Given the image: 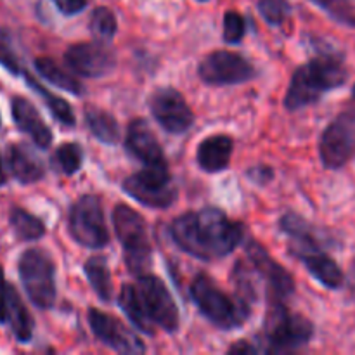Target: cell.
Returning <instances> with one entry per match:
<instances>
[{
  "mask_svg": "<svg viewBox=\"0 0 355 355\" xmlns=\"http://www.w3.org/2000/svg\"><path fill=\"white\" fill-rule=\"evenodd\" d=\"M35 68L37 71L44 76L47 82H51L52 85L58 87V89L66 90V92H71L75 96H80L83 90V85L71 75V73L66 71L64 68L58 64L54 59L51 58H37L35 59Z\"/></svg>",
  "mask_w": 355,
  "mask_h": 355,
  "instance_id": "23",
  "label": "cell"
},
{
  "mask_svg": "<svg viewBox=\"0 0 355 355\" xmlns=\"http://www.w3.org/2000/svg\"><path fill=\"white\" fill-rule=\"evenodd\" d=\"M329 14L333 19L355 28V3L352 0H311Z\"/></svg>",
  "mask_w": 355,
  "mask_h": 355,
  "instance_id": "30",
  "label": "cell"
},
{
  "mask_svg": "<svg viewBox=\"0 0 355 355\" xmlns=\"http://www.w3.org/2000/svg\"><path fill=\"white\" fill-rule=\"evenodd\" d=\"M260 16L270 26H281L288 21L291 14L290 0H255Z\"/></svg>",
  "mask_w": 355,
  "mask_h": 355,
  "instance_id": "29",
  "label": "cell"
},
{
  "mask_svg": "<svg viewBox=\"0 0 355 355\" xmlns=\"http://www.w3.org/2000/svg\"><path fill=\"white\" fill-rule=\"evenodd\" d=\"M7 324L10 326L17 342L28 343L33 336V319H31L30 312L21 300L16 288L10 286V284L9 293H7Z\"/></svg>",
  "mask_w": 355,
  "mask_h": 355,
  "instance_id": "21",
  "label": "cell"
},
{
  "mask_svg": "<svg viewBox=\"0 0 355 355\" xmlns=\"http://www.w3.org/2000/svg\"><path fill=\"white\" fill-rule=\"evenodd\" d=\"M17 272L31 304L38 309H52L55 304V267L49 253L40 248L23 252Z\"/></svg>",
  "mask_w": 355,
  "mask_h": 355,
  "instance_id": "8",
  "label": "cell"
},
{
  "mask_svg": "<svg viewBox=\"0 0 355 355\" xmlns=\"http://www.w3.org/2000/svg\"><path fill=\"white\" fill-rule=\"evenodd\" d=\"M352 111L355 113V85H354V89H352Z\"/></svg>",
  "mask_w": 355,
  "mask_h": 355,
  "instance_id": "39",
  "label": "cell"
},
{
  "mask_svg": "<svg viewBox=\"0 0 355 355\" xmlns=\"http://www.w3.org/2000/svg\"><path fill=\"white\" fill-rule=\"evenodd\" d=\"M89 324L94 335L107 345L110 349L116 350L120 354H144L146 345L141 342L137 335L132 329H128L120 319L113 318L110 314L89 309Z\"/></svg>",
  "mask_w": 355,
  "mask_h": 355,
  "instance_id": "16",
  "label": "cell"
},
{
  "mask_svg": "<svg viewBox=\"0 0 355 355\" xmlns=\"http://www.w3.org/2000/svg\"><path fill=\"white\" fill-rule=\"evenodd\" d=\"M64 61L71 71L85 78H101L116 64L113 51L101 42H80L68 47Z\"/></svg>",
  "mask_w": 355,
  "mask_h": 355,
  "instance_id": "15",
  "label": "cell"
},
{
  "mask_svg": "<svg viewBox=\"0 0 355 355\" xmlns=\"http://www.w3.org/2000/svg\"><path fill=\"white\" fill-rule=\"evenodd\" d=\"M279 227L290 238V252L297 257L305 269L329 290H338L345 283L338 263L322 250L315 229L297 214H286L279 220Z\"/></svg>",
  "mask_w": 355,
  "mask_h": 355,
  "instance_id": "4",
  "label": "cell"
},
{
  "mask_svg": "<svg viewBox=\"0 0 355 355\" xmlns=\"http://www.w3.org/2000/svg\"><path fill=\"white\" fill-rule=\"evenodd\" d=\"M0 64L6 66V68L9 69L10 73H14V75L23 73L19 59H17L16 52H14L12 45H10L9 33H7L6 30H0Z\"/></svg>",
  "mask_w": 355,
  "mask_h": 355,
  "instance_id": "32",
  "label": "cell"
},
{
  "mask_svg": "<svg viewBox=\"0 0 355 355\" xmlns=\"http://www.w3.org/2000/svg\"><path fill=\"white\" fill-rule=\"evenodd\" d=\"M349 291L350 295L355 298V262L352 266V269H350V277H349Z\"/></svg>",
  "mask_w": 355,
  "mask_h": 355,
  "instance_id": "37",
  "label": "cell"
},
{
  "mask_svg": "<svg viewBox=\"0 0 355 355\" xmlns=\"http://www.w3.org/2000/svg\"><path fill=\"white\" fill-rule=\"evenodd\" d=\"M85 123L90 134L103 144H116L120 141V127L113 114H110L107 111L89 106L85 110Z\"/></svg>",
  "mask_w": 355,
  "mask_h": 355,
  "instance_id": "22",
  "label": "cell"
},
{
  "mask_svg": "<svg viewBox=\"0 0 355 355\" xmlns=\"http://www.w3.org/2000/svg\"><path fill=\"white\" fill-rule=\"evenodd\" d=\"M10 227L21 241H37L45 234V224L24 208L14 207L9 214Z\"/></svg>",
  "mask_w": 355,
  "mask_h": 355,
  "instance_id": "25",
  "label": "cell"
},
{
  "mask_svg": "<svg viewBox=\"0 0 355 355\" xmlns=\"http://www.w3.org/2000/svg\"><path fill=\"white\" fill-rule=\"evenodd\" d=\"M200 78L208 85H238L253 80L257 69L243 55L229 51H215L200 62Z\"/></svg>",
  "mask_w": 355,
  "mask_h": 355,
  "instance_id": "12",
  "label": "cell"
},
{
  "mask_svg": "<svg viewBox=\"0 0 355 355\" xmlns=\"http://www.w3.org/2000/svg\"><path fill=\"white\" fill-rule=\"evenodd\" d=\"M319 156L326 168L338 170L355 156V113L352 110L336 116L322 132Z\"/></svg>",
  "mask_w": 355,
  "mask_h": 355,
  "instance_id": "11",
  "label": "cell"
},
{
  "mask_svg": "<svg viewBox=\"0 0 355 355\" xmlns=\"http://www.w3.org/2000/svg\"><path fill=\"white\" fill-rule=\"evenodd\" d=\"M125 148L135 159L144 163V166L166 165L159 141L156 139L148 121L142 118H135L128 123L127 134H125Z\"/></svg>",
  "mask_w": 355,
  "mask_h": 355,
  "instance_id": "17",
  "label": "cell"
},
{
  "mask_svg": "<svg viewBox=\"0 0 355 355\" xmlns=\"http://www.w3.org/2000/svg\"><path fill=\"white\" fill-rule=\"evenodd\" d=\"M347 66L340 55L321 54L300 66L291 76L284 106L290 111L302 110L318 103L326 92L347 82Z\"/></svg>",
  "mask_w": 355,
  "mask_h": 355,
  "instance_id": "3",
  "label": "cell"
},
{
  "mask_svg": "<svg viewBox=\"0 0 355 355\" xmlns=\"http://www.w3.org/2000/svg\"><path fill=\"white\" fill-rule=\"evenodd\" d=\"M312 336H314V326L307 318L291 312L284 302H269V311L260 338V352H293L307 345Z\"/></svg>",
  "mask_w": 355,
  "mask_h": 355,
  "instance_id": "5",
  "label": "cell"
},
{
  "mask_svg": "<svg viewBox=\"0 0 355 355\" xmlns=\"http://www.w3.org/2000/svg\"><path fill=\"white\" fill-rule=\"evenodd\" d=\"M113 225L123 248L128 270L135 276L148 274L153 260V246L144 217L127 205H118L113 210Z\"/></svg>",
  "mask_w": 355,
  "mask_h": 355,
  "instance_id": "6",
  "label": "cell"
},
{
  "mask_svg": "<svg viewBox=\"0 0 355 355\" xmlns=\"http://www.w3.org/2000/svg\"><path fill=\"white\" fill-rule=\"evenodd\" d=\"M149 110L155 120L170 134H184L194 123V114L182 94L172 87L158 89L149 97Z\"/></svg>",
  "mask_w": 355,
  "mask_h": 355,
  "instance_id": "14",
  "label": "cell"
},
{
  "mask_svg": "<svg viewBox=\"0 0 355 355\" xmlns=\"http://www.w3.org/2000/svg\"><path fill=\"white\" fill-rule=\"evenodd\" d=\"M201 2H205V0H201Z\"/></svg>",
  "mask_w": 355,
  "mask_h": 355,
  "instance_id": "40",
  "label": "cell"
},
{
  "mask_svg": "<svg viewBox=\"0 0 355 355\" xmlns=\"http://www.w3.org/2000/svg\"><path fill=\"white\" fill-rule=\"evenodd\" d=\"M7 293H9V284L3 277V269L0 266V324L7 322Z\"/></svg>",
  "mask_w": 355,
  "mask_h": 355,
  "instance_id": "34",
  "label": "cell"
},
{
  "mask_svg": "<svg viewBox=\"0 0 355 355\" xmlns=\"http://www.w3.org/2000/svg\"><path fill=\"white\" fill-rule=\"evenodd\" d=\"M246 33L245 17L236 10H227L224 16V40L227 44H238Z\"/></svg>",
  "mask_w": 355,
  "mask_h": 355,
  "instance_id": "31",
  "label": "cell"
},
{
  "mask_svg": "<svg viewBox=\"0 0 355 355\" xmlns=\"http://www.w3.org/2000/svg\"><path fill=\"white\" fill-rule=\"evenodd\" d=\"M191 298L201 314L220 329L239 328L250 318V311L239 304L238 298L229 297L203 274L194 277L191 283Z\"/></svg>",
  "mask_w": 355,
  "mask_h": 355,
  "instance_id": "7",
  "label": "cell"
},
{
  "mask_svg": "<svg viewBox=\"0 0 355 355\" xmlns=\"http://www.w3.org/2000/svg\"><path fill=\"white\" fill-rule=\"evenodd\" d=\"M68 231L71 238L85 248L99 250L110 243V231L99 198L85 194L71 205L68 214Z\"/></svg>",
  "mask_w": 355,
  "mask_h": 355,
  "instance_id": "9",
  "label": "cell"
},
{
  "mask_svg": "<svg viewBox=\"0 0 355 355\" xmlns=\"http://www.w3.org/2000/svg\"><path fill=\"white\" fill-rule=\"evenodd\" d=\"M23 75H24V78H26L28 85H30L31 89H33L35 92H37L38 96L44 99L45 106H47L49 111L54 114L55 120L61 121V123L66 125V127H73V125L76 123L75 113H73V110H71V106L68 104V101H64L62 97L55 96V94L49 92V90L45 89L44 85H40V83H38L37 80L30 75V73L23 71Z\"/></svg>",
  "mask_w": 355,
  "mask_h": 355,
  "instance_id": "24",
  "label": "cell"
},
{
  "mask_svg": "<svg viewBox=\"0 0 355 355\" xmlns=\"http://www.w3.org/2000/svg\"><path fill=\"white\" fill-rule=\"evenodd\" d=\"M52 2L55 3L59 12H62L64 16H75L85 9L89 0H52Z\"/></svg>",
  "mask_w": 355,
  "mask_h": 355,
  "instance_id": "33",
  "label": "cell"
},
{
  "mask_svg": "<svg viewBox=\"0 0 355 355\" xmlns=\"http://www.w3.org/2000/svg\"><path fill=\"white\" fill-rule=\"evenodd\" d=\"M259 347H253L250 342H239L229 349V354H257Z\"/></svg>",
  "mask_w": 355,
  "mask_h": 355,
  "instance_id": "36",
  "label": "cell"
},
{
  "mask_svg": "<svg viewBox=\"0 0 355 355\" xmlns=\"http://www.w3.org/2000/svg\"><path fill=\"white\" fill-rule=\"evenodd\" d=\"M118 30L116 16L107 7H97L90 16V31L99 40H111Z\"/></svg>",
  "mask_w": 355,
  "mask_h": 355,
  "instance_id": "28",
  "label": "cell"
},
{
  "mask_svg": "<svg viewBox=\"0 0 355 355\" xmlns=\"http://www.w3.org/2000/svg\"><path fill=\"white\" fill-rule=\"evenodd\" d=\"M6 163L14 179L21 184H33L44 177L40 159L26 144H10L6 153Z\"/></svg>",
  "mask_w": 355,
  "mask_h": 355,
  "instance_id": "19",
  "label": "cell"
},
{
  "mask_svg": "<svg viewBox=\"0 0 355 355\" xmlns=\"http://www.w3.org/2000/svg\"><path fill=\"white\" fill-rule=\"evenodd\" d=\"M118 302L132 324L146 335H153L156 328L166 333L179 328V309L173 297L165 283L153 274L137 276L135 284H123Z\"/></svg>",
  "mask_w": 355,
  "mask_h": 355,
  "instance_id": "2",
  "label": "cell"
},
{
  "mask_svg": "<svg viewBox=\"0 0 355 355\" xmlns=\"http://www.w3.org/2000/svg\"><path fill=\"white\" fill-rule=\"evenodd\" d=\"M246 257L255 272L262 277L269 302H284L293 295L295 281L291 274L277 263L260 243L250 241L246 245Z\"/></svg>",
  "mask_w": 355,
  "mask_h": 355,
  "instance_id": "13",
  "label": "cell"
},
{
  "mask_svg": "<svg viewBox=\"0 0 355 355\" xmlns=\"http://www.w3.org/2000/svg\"><path fill=\"white\" fill-rule=\"evenodd\" d=\"M82 148L75 142H66V144L59 146L52 155V166L64 175H73L82 166Z\"/></svg>",
  "mask_w": 355,
  "mask_h": 355,
  "instance_id": "27",
  "label": "cell"
},
{
  "mask_svg": "<svg viewBox=\"0 0 355 355\" xmlns=\"http://www.w3.org/2000/svg\"><path fill=\"white\" fill-rule=\"evenodd\" d=\"M173 243L187 255L200 260L227 257L245 239V225L231 220L218 208L187 211L170 225Z\"/></svg>",
  "mask_w": 355,
  "mask_h": 355,
  "instance_id": "1",
  "label": "cell"
},
{
  "mask_svg": "<svg viewBox=\"0 0 355 355\" xmlns=\"http://www.w3.org/2000/svg\"><path fill=\"white\" fill-rule=\"evenodd\" d=\"M246 175H248L252 180H255L257 184H266L272 179V170L267 168V166H263V165H259L257 168L250 170Z\"/></svg>",
  "mask_w": 355,
  "mask_h": 355,
  "instance_id": "35",
  "label": "cell"
},
{
  "mask_svg": "<svg viewBox=\"0 0 355 355\" xmlns=\"http://www.w3.org/2000/svg\"><path fill=\"white\" fill-rule=\"evenodd\" d=\"M14 123L23 134H26L40 149H47L52 144V132L40 116L37 107L26 97L16 96L10 103Z\"/></svg>",
  "mask_w": 355,
  "mask_h": 355,
  "instance_id": "18",
  "label": "cell"
},
{
  "mask_svg": "<svg viewBox=\"0 0 355 355\" xmlns=\"http://www.w3.org/2000/svg\"><path fill=\"white\" fill-rule=\"evenodd\" d=\"M6 182H7V173H6V168H3L2 156H0V186H3Z\"/></svg>",
  "mask_w": 355,
  "mask_h": 355,
  "instance_id": "38",
  "label": "cell"
},
{
  "mask_svg": "<svg viewBox=\"0 0 355 355\" xmlns=\"http://www.w3.org/2000/svg\"><path fill=\"white\" fill-rule=\"evenodd\" d=\"M232 155V139L229 135H211V137L205 139L196 151L198 165L205 170V172H220V170L227 168L229 162H231Z\"/></svg>",
  "mask_w": 355,
  "mask_h": 355,
  "instance_id": "20",
  "label": "cell"
},
{
  "mask_svg": "<svg viewBox=\"0 0 355 355\" xmlns=\"http://www.w3.org/2000/svg\"><path fill=\"white\" fill-rule=\"evenodd\" d=\"M85 276L89 283L92 284L94 291L103 302H110L113 295V286H111V276L107 263L103 257H92L85 262Z\"/></svg>",
  "mask_w": 355,
  "mask_h": 355,
  "instance_id": "26",
  "label": "cell"
},
{
  "mask_svg": "<svg viewBox=\"0 0 355 355\" xmlns=\"http://www.w3.org/2000/svg\"><path fill=\"white\" fill-rule=\"evenodd\" d=\"M123 191L144 207L168 208L177 200V187L166 165L144 166L123 180Z\"/></svg>",
  "mask_w": 355,
  "mask_h": 355,
  "instance_id": "10",
  "label": "cell"
}]
</instances>
